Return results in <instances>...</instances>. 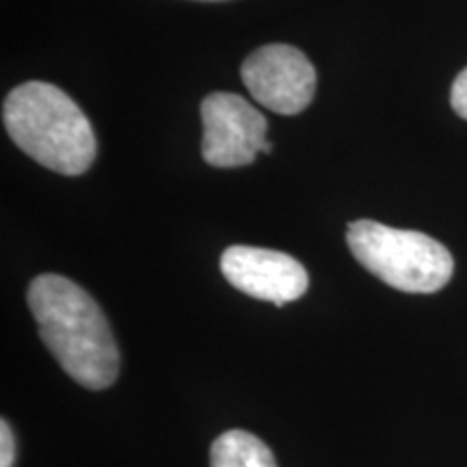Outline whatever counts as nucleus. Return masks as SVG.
Here are the masks:
<instances>
[{
    "label": "nucleus",
    "instance_id": "nucleus-5",
    "mask_svg": "<svg viewBox=\"0 0 467 467\" xmlns=\"http://www.w3.org/2000/svg\"><path fill=\"white\" fill-rule=\"evenodd\" d=\"M241 78L251 98L279 115L306 110L317 91V69L299 48L262 46L244 58Z\"/></svg>",
    "mask_w": 467,
    "mask_h": 467
},
{
    "label": "nucleus",
    "instance_id": "nucleus-8",
    "mask_svg": "<svg viewBox=\"0 0 467 467\" xmlns=\"http://www.w3.org/2000/svg\"><path fill=\"white\" fill-rule=\"evenodd\" d=\"M16 461V440L14 431L7 420L0 422V467H14Z\"/></svg>",
    "mask_w": 467,
    "mask_h": 467
},
{
    "label": "nucleus",
    "instance_id": "nucleus-6",
    "mask_svg": "<svg viewBox=\"0 0 467 467\" xmlns=\"http://www.w3.org/2000/svg\"><path fill=\"white\" fill-rule=\"evenodd\" d=\"M221 273L234 288L277 307L301 299L309 277L301 262L282 251L234 244L221 255Z\"/></svg>",
    "mask_w": 467,
    "mask_h": 467
},
{
    "label": "nucleus",
    "instance_id": "nucleus-3",
    "mask_svg": "<svg viewBox=\"0 0 467 467\" xmlns=\"http://www.w3.org/2000/svg\"><path fill=\"white\" fill-rule=\"evenodd\" d=\"M347 243L361 266L400 292L433 295L452 277L451 251L422 232L361 219L348 225Z\"/></svg>",
    "mask_w": 467,
    "mask_h": 467
},
{
    "label": "nucleus",
    "instance_id": "nucleus-2",
    "mask_svg": "<svg viewBox=\"0 0 467 467\" xmlns=\"http://www.w3.org/2000/svg\"><path fill=\"white\" fill-rule=\"evenodd\" d=\"M3 121L11 141L50 171L80 175L96 161L98 141L89 119L55 85H17L3 104Z\"/></svg>",
    "mask_w": 467,
    "mask_h": 467
},
{
    "label": "nucleus",
    "instance_id": "nucleus-1",
    "mask_svg": "<svg viewBox=\"0 0 467 467\" xmlns=\"http://www.w3.org/2000/svg\"><path fill=\"white\" fill-rule=\"evenodd\" d=\"M28 306L39 337L63 370L87 389H104L119 375V350L104 312L87 290L63 275L35 277Z\"/></svg>",
    "mask_w": 467,
    "mask_h": 467
},
{
    "label": "nucleus",
    "instance_id": "nucleus-10",
    "mask_svg": "<svg viewBox=\"0 0 467 467\" xmlns=\"http://www.w3.org/2000/svg\"><path fill=\"white\" fill-rule=\"evenodd\" d=\"M203 3H219V0H203Z\"/></svg>",
    "mask_w": 467,
    "mask_h": 467
},
{
    "label": "nucleus",
    "instance_id": "nucleus-4",
    "mask_svg": "<svg viewBox=\"0 0 467 467\" xmlns=\"http://www.w3.org/2000/svg\"><path fill=\"white\" fill-rule=\"evenodd\" d=\"M202 156L213 167L251 165L260 151L273 150L266 141V117L236 93H210L202 102Z\"/></svg>",
    "mask_w": 467,
    "mask_h": 467
},
{
    "label": "nucleus",
    "instance_id": "nucleus-9",
    "mask_svg": "<svg viewBox=\"0 0 467 467\" xmlns=\"http://www.w3.org/2000/svg\"><path fill=\"white\" fill-rule=\"evenodd\" d=\"M451 104L461 119H467V67L454 78L451 91Z\"/></svg>",
    "mask_w": 467,
    "mask_h": 467
},
{
    "label": "nucleus",
    "instance_id": "nucleus-7",
    "mask_svg": "<svg viewBox=\"0 0 467 467\" xmlns=\"http://www.w3.org/2000/svg\"><path fill=\"white\" fill-rule=\"evenodd\" d=\"M213 467H277L271 448L247 431H225L210 451Z\"/></svg>",
    "mask_w": 467,
    "mask_h": 467
}]
</instances>
